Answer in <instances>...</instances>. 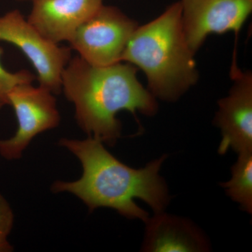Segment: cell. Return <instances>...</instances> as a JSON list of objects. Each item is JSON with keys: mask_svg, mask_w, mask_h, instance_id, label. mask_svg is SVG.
Listing matches in <instances>:
<instances>
[{"mask_svg": "<svg viewBox=\"0 0 252 252\" xmlns=\"http://www.w3.org/2000/svg\"><path fill=\"white\" fill-rule=\"evenodd\" d=\"M59 144L79 159L83 175L74 182H55L51 187L54 193L76 195L90 211L109 207L126 218L144 222L149 214L136 204L135 199H140L155 213L164 211L170 203L166 182L160 175L166 155L135 169L123 163L94 137L84 140L62 138Z\"/></svg>", "mask_w": 252, "mask_h": 252, "instance_id": "6da1fadb", "label": "cell"}, {"mask_svg": "<svg viewBox=\"0 0 252 252\" xmlns=\"http://www.w3.org/2000/svg\"><path fill=\"white\" fill-rule=\"evenodd\" d=\"M133 64L119 62L93 65L80 56L72 58L63 69L61 90L75 109V119L84 132L113 146L122 135L118 113L128 111L147 117L158 109L157 98L137 77Z\"/></svg>", "mask_w": 252, "mask_h": 252, "instance_id": "7a4b0ae2", "label": "cell"}, {"mask_svg": "<svg viewBox=\"0 0 252 252\" xmlns=\"http://www.w3.org/2000/svg\"><path fill=\"white\" fill-rule=\"evenodd\" d=\"M181 14L179 1L153 21L139 26L122 60L143 71L149 92L169 102L178 100L199 79L195 54L186 40Z\"/></svg>", "mask_w": 252, "mask_h": 252, "instance_id": "3957f363", "label": "cell"}, {"mask_svg": "<svg viewBox=\"0 0 252 252\" xmlns=\"http://www.w3.org/2000/svg\"><path fill=\"white\" fill-rule=\"evenodd\" d=\"M138 26L117 6L103 4L79 26L68 43L93 65H111L122 62L126 46Z\"/></svg>", "mask_w": 252, "mask_h": 252, "instance_id": "277c9868", "label": "cell"}, {"mask_svg": "<svg viewBox=\"0 0 252 252\" xmlns=\"http://www.w3.org/2000/svg\"><path fill=\"white\" fill-rule=\"evenodd\" d=\"M0 41L21 50L36 69L39 86L59 94L63 69L72 59L70 47L46 39L17 9L0 16Z\"/></svg>", "mask_w": 252, "mask_h": 252, "instance_id": "5b68a950", "label": "cell"}, {"mask_svg": "<svg viewBox=\"0 0 252 252\" xmlns=\"http://www.w3.org/2000/svg\"><path fill=\"white\" fill-rule=\"evenodd\" d=\"M52 92L32 83L15 86L9 93V105L14 109L18 122L16 133L0 140V156L8 160H18L31 141L39 134L59 126L61 115Z\"/></svg>", "mask_w": 252, "mask_h": 252, "instance_id": "8992f818", "label": "cell"}, {"mask_svg": "<svg viewBox=\"0 0 252 252\" xmlns=\"http://www.w3.org/2000/svg\"><path fill=\"white\" fill-rule=\"evenodd\" d=\"M234 52L230 69L233 85L228 95L219 100L214 119L221 132L220 155L230 149L238 154L252 152V74L238 67Z\"/></svg>", "mask_w": 252, "mask_h": 252, "instance_id": "52a82bcc", "label": "cell"}, {"mask_svg": "<svg viewBox=\"0 0 252 252\" xmlns=\"http://www.w3.org/2000/svg\"><path fill=\"white\" fill-rule=\"evenodd\" d=\"M187 44L195 54L210 34L239 32L252 11V0H180Z\"/></svg>", "mask_w": 252, "mask_h": 252, "instance_id": "ba28073f", "label": "cell"}, {"mask_svg": "<svg viewBox=\"0 0 252 252\" xmlns=\"http://www.w3.org/2000/svg\"><path fill=\"white\" fill-rule=\"evenodd\" d=\"M104 0H35L28 21L48 40H70L83 23L97 13Z\"/></svg>", "mask_w": 252, "mask_h": 252, "instance_id": "9c48e42d", "label": "cell"}, {"mask_svg": "<svg viewBox=\"0 0 252 252\" xmlns=\"http://www.w3.org/2000/svg\"><path fill=\"white\" fill-rule=\"evenodd\" d=\"M142 251L210 252L211 244L205 233L193 221L168 215L155 213L146 220Z\"/></svg>", "mask_w": 252, "mask_h": 252, "instance_id": "30bf717a", "label": "cell"}, {"mask_svg": "<svg viewBox=\"0 0 252 252\" xmlns=\"http://www.w3.org/2000/svg\"><path fill=\"white\" fill-rule=\"evenodd\" d=\"M238 160L232 166L231 179L222 182L220 187L243 211L252 213V152L238 154Z\"/></svg>", "mask_w": 252, "mask_h": 252, "instance_id": "8fae6325", "label": "cell"}, {"mask_svg": "<svg viewBox=\"0 0 252 252\" xmlns=\"http://www.w3.org/2000/svg\"><path fill=\"white\" fill-rule=\"evenodd\" d=\"M3 53L4 50L0 47V109L9 104L8 96L15 86L25 83H32L36 78L34 74L26 69L14 73L6 70L1 63Z\"/></svg>", "mask_w": 252, "mask_h": 252, "instance_id": "7c38bea8", "label": "cell"}, {"mask_svg": "<svg viewBox=\"0 0 252 252\" xmlns=\"http://www.w3.org/2000/svg\"><path fill=\"white\" fill-rule=\"evenodd\" d=\"M14 215L11 205L0 194V252L13 251L12 245L8 241V237L12 230Z\"/></svg>", "mask_w": 252, "mask_h": 252, "instance_id": "4fadbf2b", "label": "cell"}, {"mask_svg": "<svg viewBox=\"0 0 252 252\" xmlns=\"http://www.w3.org/2000/svg\"><path fill=\"white\" fill-rule=\"evenodd\" d=\"M16 1H31V2H32V1H35V0H16Z\"/></svg>", "mask_w": 252, "mask_h": 252, "instance_id": "5bb4252c", "label": "cell"}]
</instances>
